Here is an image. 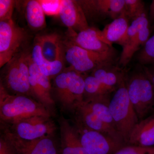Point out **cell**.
Returning <instances> with one entry per match:
<instances>
[{
	"label": "cell",
	"mask_w": 154,
	"mask_h": 154,
	"mask_svg": "<svg viewBox=\"0 0 154 154\" xmlns=\"http://www.w3.org/2000/svg\"><path fill=\"white\" fill-rule=\"evenodd\" d=\"M34 116L51 117V113L44 105L29 96L9 94L0 85V118L5 125H10Z\"/></svg>",
	"instance_id": "obj_1"
},
{
	"label": "cell",
	"mask_w": 154,
	"mask_h": 154,
	"mask_svg": "<svg viewBox=\"0 0 154 154\" xmlns=\"http://www.w3.org/2000/svg\"><path fill=\"white\" fill-rule=\"evenodd\" d=\"M54 93L63 111L74 113L84 101L85 77L67 69L54 78Z\"/></svg>",
	"instance_id": "obj_2"
},
{
	"label": "cell",
	"mask_w": 154,
	"mask_h": 154,
	"mask_svg": "<svg viewBox=\"0 0 154 154\" xmlns=\"http://www.w3.org/2000/svg\"><path fill=\"white\" fill-rule=\"evenodd\" d=\"M108 107L116 130L127 146L131 131L139 121L130 100L126 88V80L115 91Z\"/></svg>",
	"instance_id": "obj_3"
},
{
	"label": "cell",
	"mask_w": 154,
	"mask_h": 154,
	"mask_svg": "<svg viewBox=\"0 0 154 154\" xmlns=\"http://www.w3.org/2000/svg\"><path fill=\"white\" fill-rule=\"evenodd\" d=\"M126 86L130 102L141 121L154 112V88L145 73L136 72L127 77Z\"/></svg>",
	"instance_id": "obj_4"
},
{
	"label": "cell",
	"mask_w": 154,
	"mask_h": 154,
	"mask_svg": "<svg viewBox=\"0 0 154 154\" xmlns=\"http://www.w3.org/2000/svg\"><path fill=\"white\" fill-rule=\"evenodd\" d=\"M65 60L69 65V69L82 74L93 71L106 65L114 63L115 51L101 53L84 49L69 41H64Z\"/></svg>",
	"instance_id": "obj_5"
},
{
	"label": "cell",
	"mask_w": 154,
	"mask_h": 154,
	"mask_svg": "<svg viewBox=\"0 0 154 154\" xmlns=\"http://www.w3.org/2000/svg\"><path fill=\"white\" fill-rule=\"evenodd\" d=\"M29 54L27 51H21L5 65L1 84L9 93L31 96L28 61Z\"/></svg>",
	"instance_id": "obj_6"
},
{
	"label": "cell",
	"mask_w": 154,
	"mask_h": 154,
	"mask_svg": "<svg viewBox=\"0 0 154 154\" xmlns=\"http://www.w3.org/2000/svg\"><path fill=\"white\" fill-rule=\"evenodd\" d=\"M26 30L14 22L13 19L0 21V67L12 59L28 40Z\"/></svg>",
	"instance_id": "obj_7"
},
{
	"label": "cell",
	"mask_w": 154,
	"mask_h": 154,
	"mask_svg": "<svg viewBox=\"0 0 154 154\" xmlns=\"http://www.w3.org/2000/svg\"><path fill=\"white\" fill-rule=\"evenodd\" d=\"M6 127L17 137L28 141L52 136L56 127L50 116H34L7 125Z\"/></svg>",
	"instance_id": "obj_8"
},
{
	"label": "cell",
	"mask_w": 154,
	"mask_h": 154,
	"mask_svg": "<svg viewBox=\"0 0 154 154\" xmlns=\"http://www.w3.org/2000/svg\"><path fill=\"white\" fill-rule=\"evenodd\" d=\"M81 143L88 154H114L125 146L101 133L76 125Z\"/></svg>",
	"instance_id": "obj_9"
},
{
	"label": "cell",
	"mask_w": 154,
	"mask_h": 154,
	"mask_svg": "<svg viewBox=\"0 0 154 154\" xmlns=\"http://www.w3.org/2000/svg\"><path fill=\"white\" fill-rule=\"evenodd\" d=\"M87 20L100 21L107 18L113 20L124 12L125 0H79Z\"/></svg>",
	"instance_id": "obj_10"
},
{
	"label": "cell",
	"mask_w": 154,
	"mask_h": 154,
	"mask_svg": "<svg viewBox=\"0 0 154 154\" xmlns=\"http://www.w3.org/2000/svg\"><path fill=\"white\" fill-rule=\"evenodd\" d=\"M74 113L75 114L76 125L101 133L123 145L126 146L121 135L104 123L88 108L84 101L77 108Z\"/></svg>",
	"instance_id": "obj_11"
},
{
	"label": "cell",
	"mask_w": 154,
	"mask_h": 154,
	"mask_svg": "<svg viewBox=\"0 0 154 154\" xmlns=\"http://www.w3.org/2000/svg\"><path fill=\"white\" fill-rule=\"evenodd\" d=\"M68 36L69 41L88 50L101 53L114 50L102 38L101 30L94 27H89L79 33L69 29Z\"/></svg>",
	"instance_id": "obj_12"
},
{
	"label": "cell",
	"mask_w": 154,
	"mask_h": 154,
	"mask_svg": "<svg viewBox=\"0 0 154 154\" xmlns=\"http://www.w3.org/2000/svg\"><path fill=\"white\" fill-rule=\"evenodd\" d=\"M58 14L63 24L77 33L90 27L84 11L77 1H60Z\"/></svg>",
	"instance_id": "obj_13"
},
{
	"label": "cell",
	"mask_w": 154,
	"mask_h": 154,
	"mask_svg": "<svg viewBox=\"0 0 154 154\" xmlns=\"http://www.w3.org/2000/svg\"><path fill=\"white\" fill-rule=\"evenodd\" d=\"M60 126L61 154H88L81 143L76 126H72L63 116L59 119Z\"/></svg>",
	"instance_id": "obj_14"
},
{
	"label": "cell",
	"mask_w": 154,
	"mask_h": 154,
	"mask_svg": "<svg viewBox=\"0 0 154 154\" xmlns=\"http://www.w3.org/2000/svg\"><path fill=\"white\" fill-rule=\"evenodd\" d=\"M127 146H154V112L135 125Z\"/></svg>",
	"instance_id": "obj_15"
},
{
	"label": "cell",
	"mask_w": 154,
	"mask_h": 154,
	"mask_svg": "<svg viewBox=\"0 0 154 154\" xmlns=\"http://www.w3.org/2000/svg\"><path fill=\"white\" fill-rule=\"evenodd\" d=\"M40 45L43 57L49 61L65 60L64 41L56 33L36 36L35 39Z\"/></svg>",
	"instance_id": "obj_16"
},
{
	"label": "cell",
	"mask_w": 154,
	"mask_h": 154,
	"mask_svg": "<svg viewBox=\"0 0 154 154\" xmlns=\"http://www.w3.org/2000/svg\"><path fill=\"white\" fill-rule=\"evenodd\" d=\"M107 88L116 90L126 80L125 72L113 64L99 67L91 72V74Z\"/></svg>",
	"instance_id": "obj_17"
},
{
	"label": "cell",
	"mask_w": 154,
	"mask_h": 154,
	"mask_svg": "<svg viewBox=\"0 0 154 154\" xmlns=\"http://www.w3.org/2000/svg\"><path fill=\"white\" fill-rule=\"evenodd\" d=\"M115 91L107 88L92 75L85 77L84 101H100L109 105L110 94Z\"/></svg>",
	"instance_id": "obj_18"
},
{
	"label": "cell",
	"mask_w": 154,
	"mask_h": 154,
	"mask_svg": "<svg viewBox=\"0 0 154 154\" xmlns=\"http://www.w3.org/2000/svg\"><path fill=\"white\" fill-rule=\"evenodd\" d=\"M31 58L39 70L50 79L55 78L64 70V61L57 60L49 61L44 58L42 55L40 45L35 40L32 52Z\"/></svg>",
	"instance_id": "obj_19"
},
{
	"label": "cell",
	"mask_w": 154,
	"mask_h": 154,
	"mask_svg": "<svg viewBox=\"0 0 154 154\" xmlns=\"http://www.w3.org/2000/svg\"><path fill=\"white\" fill-rule=\"evenodd\" d=\"M129 19L123 12L101 30L102 38L107 44L112 45L113 42L117 43L120 41L129 27Z\"/></svg>",
	"instance_id": "obj_20"
},
{
	"label": "cell",
	"mask_w": 154,
	"mask_h": 154,
	"mask_svg": "<svg viewBox=\"0 0 154 154\" xmlns=\"http://www.w3.org/2000/svg\"><path fill=\"white\" fill-rule=\"evenodd\" d=\"M25 19L29 28L34 31L42 30L46 26L45 11L41 2L36 0L26 1Z\"/></svg>",
	"instance_id": "obj_21"
},
{
	"label": "cell",
	"mask_w": 154,
	"mask_h": 154,
	"mask_svg": "<svg viewBox=\"0 0 154 154\" xmlns=\"http://www.w3.org/2000/svg\"><path fill=\"white\" fill-rule=\"evenodd\" d=\"M149 26V20L146 14L133 20L124 36L117 42V44L122 46V51L121 53L126 52L137 40L140 31Z\"/></svg>",
	"instance_id": "obj_22"
},
{
	"label": "cell",
	"mask_w": 154,
	"mask_h": 154,
	"mask_svg": "<svg viewBox=\"0 0 154 154\" xmlns=\"http://www.w3.org/2000/svg\"><path fill=\"white\" fill-rule=\"evenodd\" d=\"M84 102L88 108L93 113H95L104 123L118 132L116 130L114 120L109 110L108 107L109 105L105 104L104 102L98 101L88 102L84 101Z\"/></svg>",
	"instance_id": "obj_23"
},
{
	"label": "cell",
	"mask_w": 154,
	"mask_h": 154,
	"mask_svg": "<svg viewBox=\"0 0 154 154\" xmlns=\"http://www.w3.org/2000/svg\"><path fill=\"white\" fill-rule=\"evenodd\" d=\"M27 154H58L55 142L51 136L32 140Z\"/></svg>",
	"instance_id": "obj_24"
},
{
	"label": "cell",
	"mask_w": 154,
	"mask_h": 154,
	"mask_svg": "<svg viewBox=\"0 0 154 154\" xmlns=\"http://www.w3.org/2000/svg\"><path fill=\"white\" fill-rule=\"evenodd\" d=\"M137 60L143 66L154 65V35L149 38L137 54Z\"/></svg>",
	"instance_id": "obj_25"
},
{
	"label": "cell",
	"mask_w": 154,
	"mask_h": 154,
	"mask_svg": "<svg viewBox=\"0 0 154 154\" xmlns=\"http://www.w3.org/2000/svg\"><path fill=\"white\" fill-rule=\"evenodd\" d=\"M124 13L129 19L133 20L146 14L143 2L141 0H125Z\"/></svg>",
	"instance_id": "obj_26"
},
{
	"label": "cell",
	"mask_w": 154,
	"mask_h": 154,
	"mask_svg": "<svg viewBox=\"0 0 154 154\" xmlns=\"http://www.w3.org/2000/svg\"><path fill=\"white\" fill-rule=\"evenodd\" d=\"M16 1L0 0V21L12 19L13 11Z\"/></svg>",
	"instance_id": "obj_27"
},
{
	"label": "cell",
	"mask_w": 154,
	"mask_h": 154,
	"mask_svg": "<svg viewBox=\"0 0 154 154\" xmlns=\"http://www.w3.org/2000/svg\"><path fill=\"white\" fill-rule=\"evenodd\" d=\"M114 154H154V146L151 147L125 146Z\"/></svg>",
	"instance_id": "obj_28"
},
{
	"label": "cell",
	"mask_w": 154,
	"mask_h": 154,
	"mask_svg": "<svg viewBox=\"0 0 154 154\" xmlns=\"http://www.w3.org/2000/svg\"><path fill=\"white\" fill-rule=\"evenodd\" d=\"M0 154H19L14 145L3 134L0 138Z\"/></svg>",
	"instance_id": "obj_29"
},
{
	"label": "cell",
	"mask_w": 154,
	"mask_h": 154,
	"mask_svg": "<svg viewBox=\"0 0 154 154\" xmlns=\"http://www.w3.org/2000/svg\"><path fill=\"white\" fill-rule=\"evenodd\" d=\"M149 18L151 21L154 20V0L152 1L150 6Z\"/></svg>",
	"instance_id": "obj_30"
}]
</instances>
